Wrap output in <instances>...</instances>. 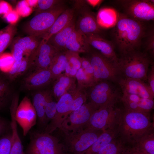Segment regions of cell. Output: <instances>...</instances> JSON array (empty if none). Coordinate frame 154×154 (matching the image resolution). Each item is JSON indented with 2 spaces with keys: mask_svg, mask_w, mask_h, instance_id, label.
<instances>
[{
  "mask_svg": "<svg viewBox=\"0 0 154 154\" xmlns=\"http://www.w3.org/2000/svg\"><path fill=\"white\" fill-rule=\"evenodd\" d=\"M65 49L78 53H86L89 52L90 46L86 35L75 29L66 44Z\"/></svg>",
  "mask_w": 154,
  "mask_h": 154,
  "instance_id": "obj_22",
  "label": "cell"
},
{
  "mask_svg": "<svg viewBox=\"0 0 154 154\" xmlns=\"http://www.w3.org/2000/svg\"><path fill=\"white\" fill-rule=\"evenodd\" d=\"M78 70L74 68L71 67L70 73H69V76L74 78L75 77L76 74Z\"/></svg>",
  "mask_w": 154,
  "mask_h": 154,
  "instance_id": "obj_47",
  "label": "cell"
},
{
  "mask_svg": "<svg viewBox=\"0 0 154 154\" xmlns=\"http://www.w3.org/2000/svg\"><path fill=\"white\" fill-rule=\"evenodd\" d=\"M125 149L130 154H148L134 146L129 147L125 146Z\"/></svg>",
  "mask_w": 154,
  "mask_h": 154,
  "instance_id": "obj_45",
  "label": "cell"
},
{
  "mask_svg": "<svg viewBox=\"0 0 154 154\" xmlns=\"http://www.w3.org/2000/svg\"><path fill=\"white\" fill-rule=\"evenodd\" d=\"M52 80H53V76L48 69H36L25 78L22 84L25 89L31 90L43 87Z\"/></svg>",
  "mask_w": 154,
  "mask_h": 154,
  "instance_id": "obj_18",
  "label": "cell"
},
{
  "mask_svg": "<svg viewBox=\"0 0 154 154\" xmlns=\"http://www.w3.org/2000/svg\"><path fill=\"white\" fill-rule=\"evenodd\" d=\"M67 58L66 50L59 52L55 56L48 68L54 80H55L65 70Z\"/></svg>",
  "mask_w": 154,
  "mask_h": 154,
  "instance_id": "obj_29",
  "label": "cell"
},
{
  "mask_svg": "<svg viewBox=\"0 0 154 154\" xmlns=\"http://www.w3.org/2000/svg\"><path fill=\"white\" fill-rule=\"evenodd\" d=\"M81 68L90 76L94 77L92 66L88 58H81Z\"/></svg>",
  "mask_w": 154,
  "mask_h": 154,
  "instance_id": "obj_43",
  "label": "cell"
},
{
  "mask_svg": "<svg viewBox=\"0 0 154 154\" xmlns=\"http://www.w3.org/2000/svg\"><path fill=\"white\" fill-rule=\"evenodd\" d=\"M66 55L67 62L71 67L74 68L77 70L81 67V58L79 53L66 50Z\"/></svg>",
  "mask_w": 154,
  "mask_h": 154,
  "instance_id": "obj_41",
  "label": "cell"
},
{
  "mask_svg": "<svg viewBox=\"0 0 154 154\" xmlns=\"http://www.w3.org/2000/svg\"><path fill=\"white\" fill-rule=\"evenodd\" d=\"M14 62L11 54L3 53L0 56V70L7 73L10 69Z\"/></svg>",
  "mask_w": 154,
  "mask_h": 154,
  "instance_id": "obj_39",
  "label": "cell"
},
{
  "mask_svg": "<svg viewBox=\"0 0 154 154\" xmlns=\"http://www.w3.org/2000/svg\"><path fill=\"white\" fill-rule=\"evenodd\" d=\"M118 126L103 131L92 145L80 154H97L105 146L118 137Z\"/></svg>",
  "mask_w": 154,
  "mask_h": 154,
  "instance_id": "obj_23",
  "label": "cell"
},
{
  "mask_svg": "<svg viewBox=\"0 0 154 154\" xmlns=\"http://www.w3.org/2000/svg\"><path fill=\"white\" fill-rule=\"evenodd\" d=\"M30 68L29 57H24L21 60L15 61L10 69L6 73L9 79L13 81Z\"/></svg>",
  "mask_w": 154,
  "mask_h": 154,
  "instance_id": "obj_30",
  "label": "cell"
},
{
  "mask_svg": "<svg viewBox=\"0 0 154 154\" xmlns=\"http://www.w3.org/2000/svg\"><path fill=\"white\" fill-rule=\"evenodd\" d=\"M90 51L88 59L93 69L96 83L103 80L116 83L119 76L116 65L96 50Z\"/></svg>",
  "mask_w": 154,
  "mask_h": 154,
  "instance_id": "obj_10",
  "label": "cell"
},
{
  "mask_svg": "<svg viewBox=\"0 0 154 154\" xmlns=\"http://www.w3.org/2000/svg\"><path fill=\"white\" fill-rule=\"evenodd\" d=\"M153 63L147 53L135 50L120 54L117 67L119 76L146 82L149 67Z\"/></svg>",
  "mask_w": 154,
  "mask_h": 154,
  "instance_id": "obj_3",
  "label": "cell"
},
{
  "mask_svg": "<svg viewBox=\"0 0 154 154\" xmlns=\"http://www.w3.org/2000/svg\"><path fill=\"white\" fill-rule=\"evenodd\" d=\"M18 95H13L10 108L11 118L10 125L12 130L10 154H24L23 146L18 131L17 123L15 116L16 110L18 104Z\"/></svg>",
  "mask_w": 154,
  "mask_h": 154,
  "instance_id": "obj_20",
  "label": "cell"
},
{
  "mask_svg": "<svg viewBox=\"0 0 154 154\" xmlns=\"http://www.w3.org/2000/svg\"><path fill=\"white\" fill-rule=\"evenodd\" d=\"M15 118L20 126L23 135H26L36 124L37 119L36 110L30 99L25 96L18 104L15 113Z\"/></svg>",
  "mask_w": 154,
  "mask_h": 154,
  "instance_id": "obj_12",
  "label": "cell"
},
{
  "mask_svg": "<svg viewBox=\"0 0 154 154\" xmlns=\"http://www.w3.org/2000/svg\"><path fill=\"white\" fill-rule=\"evenodd\" d=\"M59 51L42 39L37 48L29 57L30 68L48 69L54 58Z\"/></svg>",
  "mask_w": 154,
  "mask_h": 154,
  "instance_id": "obj_13",
  "label": "cell"
},
{
  "mask_svg": "<svg viewBox=\"0 0 154 154\" xmlns=\"http://www.w3.org/2000/svg\"><path fill=\"white\" fill-rule=\"evenodd\" d=\"M75 23V29L87 35L90 34L100 35L101 27L98 24L96 17L93 12L86 9Z\"/></svg>",
  "mask_w": 154,
  "mask_h": 154,
  "instance_id": "obj_21",
  "label": "cell"
},
{
  "mask_svg": "<svg viewBox=\"0 0 154 154\" xmlns=\"http://www.w3.org/2000/svg\"><path fill=\"white\" fill-rule=\"evenodd\" d=\"M25 154H69L59 138L44 132H33Z\"/></svg>",
  "mask_w": 154,
  "mask_h": 154,
  "instance_id": "obj_6",
  "label": "cell"
},
{
  "mask_svg": "<svg viewBox=\"0 0 154 154\" xmlns=\"http://www.w3.org/2000/svg\"><path fill=\"white\" fill-rule=\"evenodd\" d=\"M42 39L31 36L19 38L14 40L11 47V54L15 61L29 57L37 49Z\"/></svg>",
  "mask_w": 154,
  "mask_h": 154,
  "instance_id": "obj_16",
  "label": "cell"
},
{
  "mask_svg": "<svg viewBox=\"0 0 154 154\" xmlns=\"http://www.w3.org/2000/svg\"><path fill=\"white\" fill-rule=\"evenodd\" d=\"M102 1L101 0H89L88 1L91 5L94 7L100 3Z\"/></svg>",
  "mask_w": 154,
  "mask_h": 154,
  "instance_id": "obj_49",
  "label": "cell"
},
{
  "mask_svg": "<svg viewBox=\"0 0 154 154\" xmlns=\"http://www.w3.org/2000/svg\"><path fill=\"white\" fill-rule=\"evenodd\" d=\"M16 31L15 25L10 24L0 31V56L12 43Z\"/></svg>",
  "mask_w": 154,
  "mask_h": 154,
  "instance_id": "obj_31",
  "label": "cell"
},
{
  "mask_svg": "<svg viewBox=\"0 0 154 154\" xmlns=\"http://www.w3.org/2000/svg\"><path fill=\"white\" fill-rule=\"evenodd\" d=\"M63 2L58 0H38L36 14L49 10Z\"/></svg>",
  "mask_w": 154,
  "mask_h": 154,
  "instance_id": "obj_40",
  "label": "cell"
},
{
  "mask_svg": "<svg viewBox=\"0 0 154 154\" xmlns=\"http://www.w3.org/2000/svg\"><path fill=\"white\" fill-rule=\"evenodd\" d=\"M71 68L70 66L67 61L65 70V74L68 76H69V73L71 69Z\"/></svg>",
  "mask_w": 154,
  "mask_h": 154,
  "instance_id": "obj_48",
  "label": "cell"
},
{
  "mask_svg": "<svg viewBox=\"0 0 154 154\" xmlns=\"http://www.w3.org/2000/svg\"><path fill=\"white\" fill-rule=\"evenodd\" d=\"M103 131L83 128L72 133L59 132L58 138L69 154H80L90 147Z\"/></svg>",
  "mask_w": 154,
  "mask_h": 154,
  "instance_id": "obj_5",
  "label": "cell"
},
{
  "mask_svg": "<svg viewBox=\"0 0 154 154\" xmlns=\"http://www.w3.org/2000/svg\"><path fill=\"white\" fill-rule=\"evenodd\" d=\"M11 95L12 91L9 83L0 77V109L5 106Z\"/></svg>",
  "mask_w": 154,
  "mask_h": 154,
  "instance_id": "obj_36",
  "label": "cell"
},
{
  "mask_svg": "<svg viewBox=\"0 0 154 154\" xmlns=\"http://www.w3.org/2000/svg\"><path fill=\"white\" fill-rule=\"evenodd\" d=\"M66 9L63 2L49 10L36 14L24 25V32L28 36L40 37L48 31Z\"/></svg>",
  "mask_w": 154,
  "mask_h": 154,
  "instance_id": "obj_7",
  "label": "cell"
},
{
  "mask_svg": "<svg viewBox=\"0 0 154 154\" xmlns=\"http://www.w3.org/2000/svg\"><path fill=\"white\" fill-rule=\"evenodd\" d=\"M89 44L101 54L114 64L117 66L118 57L112 43L100 35L90 34L86 35Z\"/></svg>",
  "mask_w": 154,
  "mask_h": 154,
  "instance_id": "obj_17",
  "label": "cell"
},
{
  "mask_svg": "<svg viewBox=\"0 0 154 154\" xmlns=\"http://www.w3.org/2000/svg\"><path fill=\"white\" fill-rule=\"evenodd\" d=\"M74 14L73 9L67 8L57 17L48 31L39 38L47 42L52 36L59 32L68 25L73 18Z\"/></svg>",
  "mask_w": 154,
  "mask_h": 154,
  "instance_id": "obj_26",
  "label": "cell"
},
{
  "mask_svg": "<svg viewBox=\"0 0 154 154\" xmlns=\"http://www.w3.org/2000/svg\"><path fill=\"white\" fill-rule=\"evenodd\" d=\"M75 77L77 81L78 88H90L96 84L94 78L88 74L81 67L78 70Z\"/></svg>",
  "mask_w": 154,
  "mask_h": 154,
  "instance_id": "obj_32",
  "label": "cell"
},
{
  "mask_svg": "<svg viewBox=\"0 0 154 154\" xmlns=\"http://www.w3.org/2000/svg\"><path fill=\"white\" fill-rule=\"evenodd\" d=\"M72 93L73 100L70 107L69 114L79 109L86 103L88 98L87 94L84 91V89L77 88L72 91Z\"/></svg>",
  "mask_w": 154,
  "mask_h": 154,
  "instance_id": "obj_34",
  "label": "cell"
},
{
  "mask_svg": "<svg viewBox=\"0 0 154 154\" xmlns=\"http://www.w3.org/2000/svg\"><path fill=\"white\" fill-rule=\"evenodd\" d=\"M118 137L125 146L132 147L145 136L154 133L150 113L121 108L118 126Z\"/></svg>",
  "mask_w": 154,
  "mask_h": 154,
  "instance_id": "obj_2",
  "label": "cell"
},
{
  "mask_svg": "<svg viewBox=\"0 0 154 154\" xmlns=\"http://www.w3.org/2000/svg\"><path fill=\"white\" fill-rule=\"evenodd\" d=\"M121 108L115 106L97 109L84 128L104 131L118 126L121 116Z\"/></svg>",
  "mask_w": 154,
  "mask_h": 154,
  "instance_id": "obj_9",
  "label": "cell"
},
{
  "mask_svg": "<svg viewBox=\"0 0 154 154\" xmlns=\"http://www.w3.org/2000/svg\"><path fill=\"white\" fill-rule=\"evenodd\" d=\"M73 97L72 92L62 95L57 103L56 111L53 119L48 124L44 132L51 134L58 129L69 114Z\"/></svg>",
  "mask_w": 154,
  "mask_h": 154,
  "instance_id": "obj_15",
  "label": "cell"
},
{
  "mask_svg": "<svg viewBox=\"0 0 154 154\" xmlns=\"http://www.w3.org/2000/svg\"><path fill=\"white\" fill-rule=\"evenodd\" d=\"M57 103L54 100L51 94L49 92L46 97L45 106V115L47 125L55 116L56 111Z\"/></svg>",
  "mask_w": 154,
  "mask_h": 154,
  "instance_id": "obj_37",
  "label": "cell"
},
{
  "mask_svg": "<svg viewBox=\"0 0 154 154\" xmlns=\"http://www.w3.org/2000/svg\"><path fill=\"white\" fill-rule=\"evenodd\" d=\"M97 109L91 103H85L70 113L58 129L60 132L72 133L83 128Z\"/></svg>",
  "mask_w": 154,
  "mask_h": 154,
  "instance_id": "obj_11",
  "label": "cell"
},
{
  "mask_svg": "<svg viewBox=\"0 0 154 154\" xmlns=\"http://www.w3.org/2000/svg\"><path fill=\"white\" fill-rule=\"evenodd\" d=\"M6 124L5 121L0 118V136L6 129Z\"/></svg>",
  "mask_w": 154,
  "mask_h": 154,
  "instance_id": "obj_46",
  "label": "cell"
},
{
  "mask_svg": "<svg viewBox=\"0 0 154 154\" xmlns=\"http://www.w3.org/2000/svg\"><path fill=\"white\" fill-rule=\"evenodd\" d=\"M49 91H38L35 92L32 96V103L37 115L38 124L44 132L47 124L45 115V106L47 96Z\"/></svg>",
  "mask_w": 154,
  "mask_h": 154,
  "instance_id": "obj_24",
  "label": "cell"
},
{
  "mask_svg": "<svg viewBox=\"0 0 154 154\" xmlns=\"http://www.w3.org/2000/svg\"><path fill=\"white\" fill-rule=\"evenodd\" d=\"M74 79L65 74H61L55 79L52 90L53 94L57 100L64 94L76 89Z\"/></svg>",
  "mask_w": 154,
  "mask_h": 154,
  "instance_id": "obj_27",
  "label": "cell"
},
{
  "mask_svg": "<svg viewBox=\"0 0 154 154\" xmlns=\"http://www.w3.org/2000/svg\"><path fill=\"white\" fill-rule=\"evenodd\" d=\"M75 22L73 18L63 29L52 36L47 42L60 51H64L70 35L75 29Z\"/></svg>",
  "mask_w": 154,
  "mask_h": 154,
  "instance_id": "obj_25",
  "label": "cell"
},
{
  "mask_svg": "<svg viewBox=\"0 0 154 154\" xmlns=\"http://www.w3.org/2000/svg\"><path fill=\"white\" fill-rule=\"evenodd\" d=\"M127 16L142 22L154 19V0H119L114 1Z\"/></svg>",
  "mask_w": 154,
  "mask_h": 154,
  "instance_id": "obj_8",
  "label": "cell"
},
{
  "mask_svg": "<svg viewBox=\"0 0 154 154\" xmlns=\"http://www.w3.org/2000/svg\"><path fill=\"white\" fill-rule=\"evenodd\" d=\"M122 154H130L129 153H128L125 149L124 148L123 150L122 153Z\"/></svg>",
  "mask_w": 154,
  "mask_h": 154,
  "instance_id": "obj_50",
  "label": "cell"
},
{
  "mask_svg": "<svg viewBox=\"0 0 154 154\" xmlns=\"http://www.w3.org/2000/svg\"><path fill=\"white\" fill-rule=\"evenodd\" d=\"M111 33L112 43L120 54L140 50L146 33L144 25L141 21L117 12V19Z\"/></svg>",
  "mask_w": 154,
  "mask_h": 154,
  "instance_id": "obj_1",
  "label": "cell"
},
{
  "mask_svg": "<svg viewBox=\"0 0 154 154\" xmlns=\"http://www.w3.org/2000/svg\"><path fill=\"white\" fill-rule=\"evenodd\" d=\"M147 81L152 92L154 93V65L152 64L149 68L147 76Z\"/></svg>",
  "mask_w": 154,
  "mask_h": 154,
  "instance_id": "obj_44",
  "label": "cell"
},
{
  "mask_svg": "<svg viewBox=\"0 0 154 154\" xmlns=\"http://www.w3.org/2000/svg\"><path fill=\"white\" fill-rule=\"evenodd\" d=\"M133 146L148 154H154V133L145 136Z\"/></svg>",
  "mask_w": 154,
  "mask_h": 154,
  "instance_id": "obj_33",
  "label": "cell"
},
{
  "mask_svg": "<svg viewBox=\"0 0 154 154\" xmlns=\"http://www.w3.org/2000/svg\"><path fill=\"white\" fill-rule=\"evenodd\" d=\"M122 93L138 96L141 97L154 100L153 93L147 83L142 80L119 76L116 83Z\"/></svg>",
  "mask_w": 154,
  "mask_h": 154,
  "instance_id": "obj_14",
  "label": "cell"
},
{
  "mask_svg": "<svg viewBox=\"0 0 154 154\" xmlns=\"http://www.w3.org/2000/svg\"><path fill=\"white\" fill-rule=\"evenodd\" d=\"M120 101L123 104V108L128 110L148 113L154 109V100L136 95L122 93Z\"/></svg>",
  "mask_w": 154,
  "mask_h": 154,
  "instance_id": "obj_19",
  "label": "cell"
},
{
  "mask_svg": "<svg viewBox=\"0 0 154 154\" xmlns=\"http://www.w3.org/2000/svg\"><path fill=\"white\" fill-rule=\"evenodd\" d=\"M146 38L144 46L145 51L150 56L153 58L154 56V31L152 29L146 32L145 37Z\"/></svg>",
  "mask_w": 154,
  "mask_h": 154,
  "instance_id": "obj_38",
  "label": "cell"
},
{
  "mask_svg": "<svg viewBox=\"0 0 154 154\" xmlns=\"http://www.w3.org/2000/svg\"><path fill=\"white\" fill-rule=\"evenodd\" d=\"M96 18L101 27L106 28L113 27L117 21V12L111 8H104L99 11Z\"/></svg>",
  "mask_w": 154,
  "mask_h": 154,
  "instance_id": "obj_28",
  "label": "cell"
},
{
  "mask_svg": "<svg viewBox=\"0 0 154 154\" xmlns=\"http://www.w3.org/2000/svg\"><path fill=\"white\" fill-rule=\"evenodd\" d=\"M87 94L89 101L97 109L115 106L122 95L121 90L116 83L108 80L99 82L90 88Z\"/></svg>",
  "mask_w": 154,
  "mask_h": 154,
  "instance_id": "obj_4",
  "label": "cell"
},
{
  "mask_svg": "<svg viewBox=\"0 0 154 154\" xmlns=\"http://www.w3.org/2000/svg\"><path fill=\"white\" fill-rule=\"evenodd\" d=\"M11 147V134L0 138V154H10Z\"/></svg>",
  "mask_w": 154,
  "mask_h": 154,
  "instance_id": "obj_42",
  "label": "cell"
},
{
  "mask_svg": "<svg viewBox=\"0 0 154 154\" xmlns=\"http://www.w3.org/2000/svg\"><path fill=\"white\" fill-rule=\"evenodd\" d=\"M125 146L118 137L104 147L97 154H122Z\"/></svg>",
  "mask_w": 154,
  "mask_h": 154,
  "instance_id": "obj_35",
  "label": "cell"
}]
</instances>
